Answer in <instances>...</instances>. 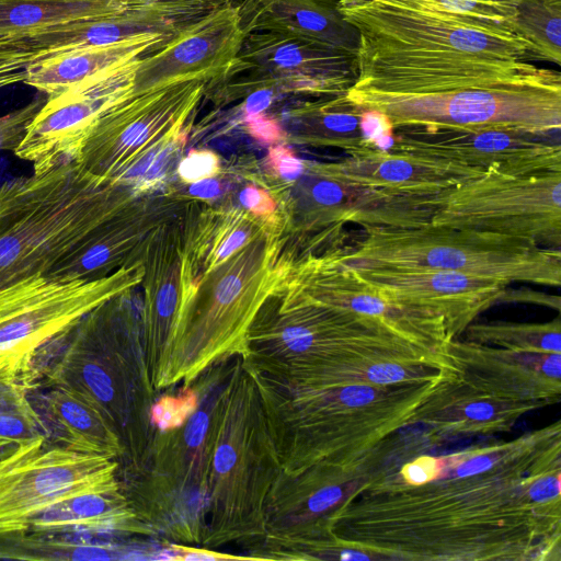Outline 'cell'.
I'll return each mask as SVG.
<instances>
[{"label": "cell", "instance_id": "10", "mask_svg": "<svg viewBox=\"0 0 561 561\" xmlns=\"http://www.w3.org/2000/svg\"><path fill=\"white\" fill-rule=\"evenodd\" d=\"M344 98L359 111L383 115L393 130L448 127L543 136L561 128V76L536 65L486 85L419 95L345 92Z\"/></svg>", "mask_w": 561, "mask_h": 561}, {"label": "cell", "instance_id": "38", "mask_svg": "<svg viewBox=\"0 0 561 561\" xmlns=\"http://www.w3.org/2000/svg\"><path fill=\"white\" fill-rule=\"evenodd\" d=\"M219 168L217 157L209 151L192 150L179 165V174L183 181L198 182L213 178Z\"/></svg>", "mask_w": 561, "mask_h": 561}, {"label": "cell", "instance_id": "47", "mask_svg": "<svg viewBox=\"0 0 561 561\" xmlns=\"http://www.w3.org/2000/svg\"><path fill=\"white\" fill-rule=\"evenodd\" d=\"M0 1H7V0H0Z\"/></svg>", "mask_w": 561, "mask_h": 561}, {"label": "cell", "instance_id": "37", "mask_svg": "<svg viewBox=\"0 0 561 561\" xmlns=\"http://www.w3.org/2000/svg\"><path fill=\"white\" fill-rule=\"evenodd\" d=\"M44 102V98H36L20 108L0 115V151L16 148Z\"/></svg>", "mask_w": 561, "mask_h": 561}, {"label": "cell", "instance_id": "3", "mask_svg": "<svg viewBox=\"0 0 561 561\" xmlns=\"http://www.w3.org/2000/svg\"><path fill=\"white\" fill-rule=\"evenodd\" d=\"M249 371L282 470L316 466L351 478L377 469L390 438L413 426L417 409L444 376L442 368L438 376L419 382L307 388Z\"/></svg>", "mask_w": 561, "mask_h": 561}, {"label": "cell", "instance_id": "4", "mask_svg": "<svg viewBox=\"0 0 561 561\" xmlns=\"http://www.w3.org/2000/svg\"><path fill=\"white\" fill-rule=\"evenodd\" d=\"M119 295L44 343L21 376L27 391L59 388L94 408L123 444L121 466L139 460L157 432L150 421L157 390L140 328Z\"/></svg>", "mask_w": 561, "mask_h": 561}, {"label": "cell", "instance_id": "12", "mask_svg": "<svg viewBox=\"0 0 561 561\" xmlns=\"http://www.w3.org/2000/svg\"><path fill=\"white\" fill-rule=\"evenodd\" d=\"M118 461L57 446L46 437L0 458V530H26L28 519L67 497L119 486Z\"/></svg>", "mask_w": 561, "mask_h": 561}, {"label": "cell", "instance_id": "31", "mask_svg": "<svg viewBox=\"0 0 561 561\" xmlns=\"http://www.w3.org/2000/svg\"><path fill=\"white\" fill-rule=\"evenodd\" d=\"M463 334L467 341L513 352L561 354V322L559 317L543 323L506 321L471 323Z\"/></svg>", "mask_w": 561, "mask_h": 561}, {"label": "cell", "instance_id": "24", "mask_svg": "<svg viewBox=\"0 0 561 561\" xmlns=\"http://www.w3.org/2000/svg\"><path fill=\"white\" fill-rule=\"evenodd\" d=\"M336 3L337 0H242L238 7L248 35L271 32L355 55L357 34L344 21Z\"/></svg>", "mask_w": 561, "mask_h": 561}, {"label": "cell", "instance_id": "40", "mask_svg": "<svg viewBox=\"0 0 561 561\" xmlns=\"http://www.w3.org/2000/svg\"><path fill=\"white\" fill-rule=\"evenodd\" d=\"M267 161L271 169L286 181L297 179L304 170L302 162L293 151L280 145L270 149Z\"/></svg>", "mask_w": 561, "mask_h": 561}, {"label": "cell", "instance_id": "42", "mask_svg": "<svg viewBox=\"0 0 561 561\" xmlns=\"http://www.w3.org/2000/svg\"><path fill=\"white\" fill-rule=\"evenodd\" d=\"M28 58L21 53L0 54V89L23 82Z\"/></svg>", "mask_w": 561, "mask_h": 561}, {"label": "cell", "instance_id": "19", "mask_svg": "<svg viewBox=\"0 0 561 561\" xmlns=\"http://www.w3.org/2000/svg\"><path fill=\"white\" fill-rule=\"evenodd\" d=\"M387 149L484 172L525 174L561 171L559 144L511 130L404 127L394 130L391 146Z\"/></svg>", "mask_w": 561, "mask_h": 561}, {"label": "cell", "instance_id": "26", "mask_svg": "<svg viewBox=\"0 0 561 561\" xmlns=\"http://www.w3.org/2000/svg\"><path fill=\"white\" fill-rule=\"evenodd\" d=\"M50 443L83 454L122 460L123 444L102 415L75 394L59 388L27 391Z\"/></svg>", "mask_w": 561, "mask_h": 561}, {"label": "cell", "instance_id": "39", "mask_svg": "<svg viewBox=\"0 0 561 561\" xmlns=\"http://www.w3.org/2000/svg\"><path fill=\"white\" fill-rule=\"evenodd\" d=\"M168 550L171 560L183 561H219V560H249V556H233L213 551L208 548L193 547L190 545H181L175 542H168Z\"/></svg>", "mask_w": 561, "mask_h": 561}, {"label": "cell", "instance_id": "16", "mask_svg": "<svg viewBox=\"0 0 561 561\" xmlns=\"http://www.w3.org/2000/svg\"><path fill=\"white\" fill-rule=\"evenodd\" d=\"M206 84L192 80L131 94L95 126L77 160L87 171L116 184L140 145L180 126L202 98Z\"/></svg>", "mask_w": 561, "mask_h": 561}, {"label": "cell", "instance_id": "35", "mask_svg": "<svg viewBox=\"0 0 561 561\" xmlns=\"http://www.w3.org/2000/svg\"><path fill=\"white\" fill-rule=\"evenodd\" d=\"M362 113L345 100L344 94L327 102L307 103L295 111L320 129L324 144L347 152L370 145L363 131Z\"/></svg>", "mask_w": 561, "mask_h": 561}, {"label": "cell", "instance_id": "8", "mask_svg": "<svg viewBox=\"0 0 561 561\" xmlns=\"http://www.w3.org/2000/svg\"><path fill=\"white\" fill-rule=\"evenodd\" d=\"M216 365L192 386L198 408L179 428L157 431L133 463L118 465V482L139 519L169 541L202 547L208 515L210 408Z\"/></svg>", "mask_w": 561, "mask_h": 561}, {"label": "cell", "instance_id": "1", "mask_svg": "<svg viewBox=\"0 0 561 561\" xmlns=\"http://www.w3.org/2000/svg\"><path fill=\"white\" fill-rule=\"evenodd\" d=\"M435 477L376 471L325 520L339 548L371 559H561V424L437 456Z\"/></svg>", "mask_w": 561, "mask_h": 561}, {"label": "cell", "instance_id": "22", "mask_svg": "<svg viewBox=\"0 0 561 561\" xmlns=\"http://www.w3.org/2000/svg\"><path fill=\"white\" fill-rule=\"evenodd\" d=\"M305 285L312 296L374 318L393 333L434 354L449 341L440 317L386 300L340 262L335 252L308 263Z\"/></svg>", "mask_w": 561, "mask_h": 561}, {"label": "cell", "instance_id": "45", "mask_svg": "<svg viewBox=\"0 0 561 561\" xmlns=\"http://www.w3.org/2000/svg\"><path fill=\"white\" fill-rule=\"evenodd\" d=\"M190 192L199 198H213L220 193V185L215 179L208 178L193 183Z\"/></svg>", "mask_w": 561, "mask_h": 561}, {"label": "cell", "instance_id": "30", "mask_svg": "<svg viewBox=\"0 0 561 561\" xmlns=\"http://www.w3.org/2000/svg\"><path fill=\"white\" fill-rule=\"evenodd\" d=\"M121 548L106 541L0 530V559L110 560L121 559Z\"/></svg>", "mask_w": 561, "mask_h": 561}, {"label": "cell", "instance_id": "34", "mask_svg": "<svg viewBox=\"0 0 561 561\" xmlns=\"http://www.w3.org/2000/svg\"><path fill=\"white\" fill-rule=\"evenodd\" d=\"M516 34L528 42L529 59L561 64V0H516Z\"/></svg>", "mask_w": 561, "mask_h": 561}, {"label": "cell", "instance_id": "14", "mask_svg": "<svg viewBox=\"0 0 561 561\" xmlns=\"http://www.w3.org/2000/svg\"><path fill=\"white\" fill-rule=\"evenodd\" d=\"M140 57L113 65L48 96L14 154L32 163L35 174L77 161L99 122L133 94Z\"/></svg>", "mask_w": 561, "mask_h": 561}, {"label": "cell", "instance_id": "2", "mask_svg": "<svg viewBox=\"0 0 561 561\" xmlns=\"http://www.w3.org/2000/svg\"><path fill=\"white\" fill-rule=\"evenodd\" d=\"M357 34L350 93L419 95L486 85L528 69L529 44L381 0H337Z\"/></svg>", "mask_w": 561, "mask_h": 561}, {"label": "cell", "instance_id": "21", "mask_svg": "<svg viewBox=\"0 0 561 561\" xmlns=\"http://www.w3.org/2000/svg\"><path fill=\"white\" fill-rule=\"evenodd\" d=\"M437 356L454 376L490 396L540 409L560 401L561 354L513 352L454 339Z\"/></svg>", "mask_w": 561, "mask_h": 561}, {"label": "cell", "instance_id": "36", "mask_svg": "<svg viewBox=\"0 0 561 561\" xmlns=\"http://www.w3.org/2000/svg\"><path fill=\"white\" fill-rule=\"evenodd\" d=\"M198 408V393L192 383H182L175 394H162L150 407V421L156 431L181 427Z\"/></svg>", "mask_w": 561, "mask_h": 561}, {"label": "cell", "instance_id": "32", "mask_svg": "<svg viewBox=\"0 0 561 561\" xmlns=\"http://www.w3.org/2000/svg\"><path fill=\"white\" fill-rule=\"evenodd\" d=\"M46 437L45 427L35 411L21 371L0 366V440L25 445Z\"/></svg>", "mask_w": 561, "mask_h": 561}, {"label": "cell", "instance_id": "29", "mask_svg": "<svg viewBox=\"0 0 561 561\" xmlns=\"http://www.w3.org/2000/svg\"><path fill=\"white\" fill-rule=\"evenodd\" d=\"M121 210L87 234L45 276L69 282L94 280L107 276L121 259L128 241V227Z\"/></svg>", "mask_w": 561, "mask_h": 561}, {"label": "cell", "instance_id": "6", "mask_svg": "<svg viewBox=\"0 0 561 561\" xmlns=\"http://www.w3.org/2000/svg\"><path fill=\"white\" fill-rule=\"evenodd\" d=\"M119 185L79 162L0 185V290L45 275L105 220L124 209Z\"/></svg>", "mask_w": 561, "mask_h": 561}, {"label": "cell", "instance_id": "44", "mask_svg": "<svg viewBox=\"0 0 561 561\" xmlns=\"http://www.w3.org/2000/svg\"><path fill=\"white\" fill-rule=\"evenodd\" d=\"M248 237L249 232H247L244 229H237L230 232L219 244L215 253V261L221 262L222 260L228 259L231 254L244 245Z\"/></svg>", "mask_w": 561, "mask_h": 561}, {"label": "cell", "instance_id": "9", "mask_svg": "<svg viewBox=\"0 0 561 561\" xmlns=\"http://www.w3.org/2000/svg\"><path fill=\"white\" fill-rule=\"evenodd\" d=\"M335 253L345 264L437 268L508 284H561L560 249L432 221L400 227L367 226L364 238L353 250Z\"/></svg>", "mask_w": 561, "mask_h": 561}, {"label": "cell", "instance_id": "25", "mask_svg": "<svg viewBox=\"0 0 561 561\" xmlns=\"http://www.w3.org/2000/svg\"><path fill=\"white\" fill-rule=\"evenodd\" d=\"M26 530L45 536H157L139 519L121 486L58 501L32 516Z\"/></svg>", "mask_w": 561, "mask_h": 561}, {"label": "cell", "instance_id": "46", "mask_svg": "<svg viewBox=\"0 0 561 561\" xmlns=\"http://www.w3.org/2000/svg\"><path fill=\"white\" fill-rule=\"evenodd\" d=\"M15 446V444L5 440H0V458L7 455L9 451H11Z\"/></svg>", "mask_w": 561, "mask_h": 561}, {"label": "cell", "instance_id": "23", "mask_svg": "<svg viewBox=\"0 0 561 561\" xmlns=\"http://www.w3.org/2000/svg\"><path fill=\"white\" fill-rule=\"evenodd\" d=\"M444 376L417 409L413 425L421 424L428 442L505 433L530 411L534 403L484 393L443 367Z\"/></svg>", "mask_w": 561, "mask_h": 561}, {"label": "cell", "instance_id": "20", "mask_svg": "<svg viewBox=\"0 0 561 561\" xmlns=\"http://www.w3.org/2000/svg\"><path fill=\"white\" fill-rule=\"evenodd\" d=\"M313 171L321 178L380 198L431 209L435 197L485 173L370 145L350 151L348 157L339 162L317 164Z\"/></svg>", "mask_w": 561, "mask_h": 561}, {"label": "cell", "instance_id": "11", "mask_svg": "<svg viewBox=\"0 0 561 561\" xmlns=\"http://www.w3.org/2000/svg\"><path fill=\"white\" fill-rule=\"evenodd\" d=\"M432 222L561 245V171H488L432 201Z\"/></svg>", "mask_w": 561, "mask_h": 561}, {"label": "cell", "instance_id": "15", "mask_svg": "<svg viewBox=\"0 0 561 561\" xmlns=\"http://www.w3.org/2000/svg\"><path fill=\"white\" fill-rule=\"evenodd\" d=\"M233 77L243 80L230 87L250 93L270 89L339 96L355 80V55L276 33H251L222 79Z\"/></svg>", "mask_w": 561, "mask_h": 561}, {"label": "cell", "instance_id": "33", "mask_svg": "<svg viewBox=\"0 0 561 561\" xmlns=\"http://www.w3.org/2000/svg\"><path fill=\"white\" fill-rule=\"evenodd\" d=\"M385 2L432 11L467 22L482 30L517 36L516 0H381Z\"/></svg>", "mask_w": 561, "mask_h": 561}, {"label": "cell", "instance_id": "18", "mask_svg": "<svg viewBox=\"0 0 561 561\" xmlns=\"http://www.w3.org/2000/svg\"><path fill=\"white\" fill-rule=\"evenodd\" d=\"M247 36L238 4L228 0L142 55L133 93L192 80L218 82L227 75Z\"/></svg>", "mask_w": 561, "mask_h": 561}, {"label": "cell", "instance_id": "27", "mask_svg": "<svg viewBox=\"0 0 561 561\" xmlns=\"http://www.w3.org/2000/svg\"><path fill=\"white\" fill-rule=\"evenodd\" d=\"M164 43L162 36L148 34L54 55L28 64L23 82L51 96L103 69L140 57Z\"/></svg>", "mask_w": 561, "mask_h": 561}, {"label": "cell", "instance_id": "7", "mask_svg": "<svg viewBox=\"0 0 561 561\" xmlns=\"http://www.w3.org/2000/svg\"><path fill=\"white\" fill-rule=\"evenodd\" d=\"M244 366L279 381L358 358L439 363L378 320L312 296L306 288L275 314L256 312L240 354Z\"/></svg>", "mask_w": 561, "mask_h": 561}, {"label": "cell", "instance_id": "28", "mask_svg": "<svg viewBox=\"0 0 561 561\" xmlns=\"http://www.w3.org/2000/svg\"><path fill=\"white\" fill-rule=\"evenodd\" d=\"M129 0H7L0 1V54L32 34L71 21L116 13Z\"/></svg>", "mask_w": 561, "mask_h": 561}, {"label": "cell", "instance_id": "43", "mask_svg": "<svg viewBox=\"0 0 561 561\" xmlns=\"http://www.w3.org/2000/svg\"><path fill=\"white\" fill-rule=\"evenodd\" d=\"M241 204L255 215L266 216L274 211L276 204L270 194L253 185L247 186L240 193Z\"/></svg>", "mask_w": 561, "mask_h": 561}, {"label": "cell", "instance_id": "13", "mask_svg": "<svg viewBox=\"0 0 561 561\" xmlns=\"http://www.w3.org/2000/svg\"><path fill=\"white\" fill-rule=\"evenodd\" d=\"M129 284L121 270L94 280L33 276L0 290V366L22 371L48 340Z\"/></svg>", "mask_w": 561, "mask_h": 561}, {"label": "cell", "instance_id": "5", "mask_svg": "<svg viewBox=\"0 0 561 561\" xmlns=\"http://www.w3.org/2000/svg\"><path fill=\"white\" fill-rule=\"evenodd\" d=\"M282 468L256 383L240 355L216 363L210 408L208 515L202 547L247 549L265 536L268 493Z\"/></svg>", "mask_w": 561, "mask_h": 561}, {"label": "cell", "instance_id": "41", "mask_svg": "<svg viewBox=\"0 0 561 561\" xmlns=\"http://www.w3.org/2000/svg\"><path fill=\"white\" fill-rule=\"evenodd\" d=\"M247 128L250 134L262 144L275 145L284 137L278 123L262 113L245 116Z\"/></svg>", "mask_w": 561, "mask_h": 561}, {"label": "cell", "instance_id": "17", "mask_svg": "<svg viewBox=\"0 0 561 561\" xmlns=\"http://www.w3.org/2000/svg\"><path fill=\"white\" fill-rule=\"evenodd\" d=\"M345 265L386 300L440 317L449 340L459 339L482 312L502 301L510 285L437 268Z\"/></svg>", "mask_w": 561, "mask_h": 561}]
</instances>
